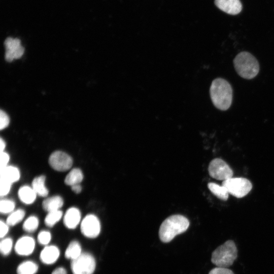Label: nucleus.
<instances>
[{
  "label": "nucleus",
  "mask_w": 274,
  "mask_h": 274,
  "mask_svg": "<svg viewBox=\"0 0 274 274\" xmlns=\"http://www.w3.org/2000/svg\"><path fill=\"white\" fill-rule=\"evenodd\" d=\"M210 93L216 108L222 111L229 108L232 101V89L225 79L221 78L214 79L211 83Z\"/></svg>",
  "instance_id": "obj_1"
},
{
  "label": "nucleus",
  "mask_w": 274,
  "mask_h": 274,
  "mask_svg": "<svg viewBox=\"0 0 274 274\" xmlns=\"http://www.w3.org/2000/svg\"><path fill=\"white\" fill-rule=\"evenodd\" d=\"M189 226V221L184 216L172 215L165 219L160 226V239L163 243H169L176 235L186 231Z\"/></svg>",
  "instance_id": "obj_2"
},
{
  "label": "nucleus",
  "mask_w": 274,
  "mask_h": 274,
  "mask_svg": "<svg viewBox=\"0 0 274 274\" xmlns=\"http://www.w3.org/2000/svg\"><path fill=\"white\" fill-rule=\"evenodd\" d=\"M234 68L239 76L246 79L255 77L259 71L257 59L246 51L239 53L233 59Z\"/></svg>",
  "instance_id": "obj_3"
},
{
  "label": "nucleus",
  "mask_w": 274,
  "mask_h": 274,
  "mask_svg": "<svg viewBox=\"0 0 274 274\" xmlns=\"http://www.w3.org/2000/svg\"><path fill=\"white\" fill-rule=\"evenodd\" d=\"M237 256V249L234 242L228 240L219 246L212 253V262L217 267H229Z\"/></svg>",
  "instance_id": "obj_4"
},
{
  "label": "nucleus",
  "mask_w": 274,
  "mask_h": 274,
  "mask_svg": "<svg viewBox=\"0 0 274 274\" xmlns=\"http://www.w3.org/2000/svg\"><path fill=\"white\" fill-rule=\"evenodd\" d=\"M229 194L237 198H242L251 190L252 185L250 181L244 178H231L222 182Z\"/></svg>",
  "instance_id": "obj_5"
},
{
  "label": "nucleus",
  "mask_w": 274,
  "mask_h": 274,
  "mask_svg": "<svg viewBox=\"0 0 274 274\" xmlns=\"http://www.w3.org/2000/svg\"><path fill=\"white\" fill-rule=\"evenodd\" d=\"M95 267V258L88 253H82L79 257L71 260V262L73 274H93Z\"/></svg>",
  "instance_id": "obj_6"
},
{
  "label": "nucleus",
  "mask_w": 274,
  "mask_h": 274,
  "mask_svg": "<svg viewBox=\"0 0 274 274\" xmlns=\"http://www.w3.org/2000/svg\"><path fill=\"white\" fill-rule=\"evenodd\" d=\"M210 176L218 180L225 181L233 176V171L228 164L220 158L213 159L208 167Z\"/></svg>",
  "instance_id": "obj_7"
},
{
  "label": "nucleus",
  "mask_w": 274,
  "mask_h": 274,
  "mask_svg": "<svg viewBox=\"0 0 274 274\" xmlns=\"http://www.w3.org/2000/svg\"><path fill=\"white\" fill-rule=\"evenodd\" d=\"M81 231L86 237L95 238L100 232V223L98 218L93 214L87 215L81 223Z\"/></svg>",
  "instance_id": "obj_8"
},
{
  "label": "nucleus",
  "mask_w": 274,
  "mask_h": 274,
  "mask_svg": "<svg viewBox=\"0 0 274 274\" xmlns=\"http://www.w3.org/2000/svg\"><path fill=\"white\" fill-rule=\"evenodd\" d=\"M49 163L54 169L59 172H64L72 167L73 159L67 154L57 151L51 154L49 158Z\"/></svg>",
  "instance_id": "obj_9"
},
{
  "label": "nucleus",
  "mask_w": 274,
  "mask_h": 274,
  "mask_svg": "<svg viewBox=\"0 0 274 274\" xmlns=\"http://www.w3.org/2000/svg\"><path fill=\"white\" fill-rule=\"evenodd\" d=\"M35 248V241L31 236H23L19 238L14 246L16 253L20 256L30 255Z\"/></svg>",
  "instance_id": "obj_10"
},
{
  "label": "nucleus",
  "mask_w": 274,
  "mask_h": 274,
  "mask_svg": "<svg viewBox=\"0 0 274 274\" xmlns=\"http://www.w3.org/2000/svg\"><path fill=\"white\" fill-rule=\"evenodd\" d=\"M215 5L221 11L230 15H236L242 10L239 0H215Z\"/></svg>",
  "instance_id": "obj_11"
},
{
  "label": "nucleus",
  "mask_w": 274,
  "mask_h": 274,
  "mask_svg": "<svg viewBox=\"0 0 274 274\" xmlns=\"http://www.w3.org/2000/svg\"><path fill=\"white\" fill-rule=\"evenodd\" d=\"M60 251L54 245L46 246L40 254V259L42 263L47 265L54 263L58 259Z\"/></svg>",
  "instance_id": "obj_12"
},
{
  "label": "nucleus",
  "mask_w": 274,
  "mask_h": 274,
  "mask_svg": "<svg viewBox=\"0 0 274 274\" xmlns=\"http://www.w3.org/2000/svg\"><path fill=\"white\" fill-rule=\"evenodd\" d=\"M81 213L76 208H71L66 212L63 217V223L68 229H73L76 228L81 221Z\"/></svg>",
  "instance_id": "obj_13"
},
{
  "label": "nucleus",
  "mask_w": 274,
  "mask_h": 274,
  "mask_svg": "<svg viewBox=\"0 0 274 274\" xmlns=\"http://www.w3.org/2000/svg\"><path fill=\"white\" fill-rule=\"evenodd\" d=\"M0 179L12 184L19 180L20 177V172L16 167L7 166L0 169Z\"/></svg>",
  "instance_id": "obj_14"
},
{
  "label": "nucleus",
  "mask_w": 274,
  "mask_h": 274,
  "mask_svg": "<svg viewBox=\"0 0 274 274\" xmlns=\"http://www.w3.org/2000/svg\"><path fill=\"white\" fill-rule=\"evenodd\" d=\"M18 194L21 201L27 204L33 203L37 195L33 188L28 186H23L20 187L18 190Z\"/></svg>",
  "instance_id": "obj_15"
},
{
  "label": "nucleus",
  "mask_w": 274,
  "mask_h": 274,
  "mask_svg": "<svg viewBox=\"0 0 274 274\" xmlns=\"http://www.w3.org/2000/svg\"><path fill=\"white\" fill-rule=\"evenodd\" d=\"M63 200L59 196H53L45 199L42 203L43 208L48 212L59 210L62 207Z\"/></svg>",
  "instance_id": "obj_16"
},
{
  "label": "nucleus",
  "mask_w": 274,
  "mask_h": 274,
  "mask_svg": "<svg viewBox=\"0 0 274 274\" xmlns=\"http://www.w3.org/2000/svg\"><path fill=\"white\" fill-rule=\"evenodd\" d=\"M82 253L80 244L77 241H72L68 245L64 253L66 258L71 260L79 257Z\"/></svg>",
  "instance_id": "obj_17"
},
{
  "label": "nucleus",
  "mask_w": 274,
  "mask_h": 274,
  "mask_svg": "<svg viewBox=\"0 0 274 274\" xmlns=\"http://www.w3.org/2000/svg\"><path fill=\"white\" fill-rule=\"evenodd\" d=\"M31 187L37 195L46 197L48 194V190L45 186V177L40 176L35 178L32 182Z\"/></svg>",
  "instance_id": "obj_18"
},
{
  "label": "nucleus",
  "mask_w": 274,
  "mask_h": 274,
  "mask_svg": "<svg viewBox=\"0 0 274 274\" xmlns=\"http://www.w3.org/2000/svg\"><path fill=\"white\" fill-rule=\"evenodd\" d=\"M83 175L82 171L77 168L72 169L66 175L64 183L69 186L80 184L83 180Z\"/></svg>",
  "instance_id": "obj_19"
},
{
  "label": "nucleus",
  "mask_w": 274,
  "mask_h": 274,
  "mask_svg": "<svg viewBox=\"0 0 274 274\" xmlns=\"http://www.w3.org/2000/svg\"><path fill=\"white\" fill-rule=\"evenodd\" d=\"M208 187L211 192L218 198L226 200L228 198L229 193L226 188L222 185H219L215 183H209Z\"/></svg>",
  "instance_id": "obj_20"
},
{
  "label": "nucleus",
  "mask_w": 274,
  "mask_h": 274,
  "mask_svg": "<svg viewBox=\"0 0 274 274\" xmlns=\"http://www.w3.org/2000/svg\"><path fill=\"white\" fill-rule=\"evenodd\" d=\"M38 265L32 261H26L20 263L17 268V274H36Z\"/></svg>",
  "instance_id": "obj_21"
},
{
  "label": "nucleus",
  "mask_w": 274,
  "mask_h": 274,
  "mask_svg": "<svg viewBox=\"0 0 274 274\" xmlns=\"http://www.w3.org/2000/svg\"><path fill=\"white\" fill-rule=\"evenodd\" d=\"M25 215L23 210L19 209L13 211L9 215L6 220V223L9 226H14L22 220Z\"/></svg>",
  "instance_id": "obj_22"
},
{
  "label": "nucleus",
  "mask_w": 274,
  "mask_h": 274,
  "mask_svg": "<svg viewBox=\"0 0 274 274\" xmlns=\"http://www.w3.org/2000/svg\"><path fill=\"white\" fill-rule=\"evenodd\" d=\"M62 217V212L60 210L48 212L45 219V223L48 227H53Z\"/></svg>",
  "instance_id": "obj_23"
},
{
  "label": "nucleus",
  "mask_w": 274,
  "mask_h": 274,
  "mask_svg": "<svg viewBox=\"0 0 274 274\" xmlns=\"http://www.w3.org/2000/svg\"><path fill=\"white\" fill-rule=\"evenodd\" d=\"M39 220L36 216H30L25 220L23 224V229L27 232L35 231L38 227Z\"/></svg>",
  "instance_id": "obj_24"
},
{
  "label": "nucleus",
  "mask_w": 274,
  "mask_h": 274,
  "mask_svg": "<svg viewBox=\"0 0 274 274\" xmlns=\"http://www.w3.org/2000/svg\"><path fill=\"white\" fill-rule=\"evenodd\" d=\"M13 246V241L11 238H5L0 243V251L4 256L8 255L11 252Z\"/></svg>",
  "instance_id": "obj_25"
},
{
  "label": "nucleus",
  "mask_w": 274,
  "mask_h": 274,
  "mask_svg": "<svg viewBox=\"0 0 274 274\" xmlns=\"http://www.w3.org/2000/svg\"><path fill=\"white\" fill-rule=\"evenodd\" d=\"M15 208V203L9 199H2L0 202V212L3 214L11 213Z\"/></svg>",
  "instance_id": "obj_26"
},
{
  "label": "nucleus",
  "mask_w": 274,
  "mask_h": 274,
  "mask_svg": "<svg viewBox=\"0 0 274 274\" xmlns=\"http://www.w3.org/2000/svg\"><path fill=\"white\" fill-rule=\"evenodd\" d=\"M6 50L14 52L21 46L20 41L18 39L8 38L5 41Z\"/></svg>",
  "instance_id": "obj_27"
},
{
  "label": "nucleus",
  "mask_w": 274,
  "mask_h": 274,
  "mask_svg": "<svg viewBox=\"0 0 274 274\" xmlns=\"http://www.w3.org/2000/svg\"><path fill=\"white\" fill-rule=\"evenodd\" d=\"M51 239V234L48 231L43 230L38 235V243L44 246H47Z\"/></svg>",
  "instance_id": "obj_28"
},
{
  "label": "nucleus",
  "mask_w": 274,
  "mask_h": 274,
  "mask_svg": "<svg viewBox=\"0 0 274 274\" xmlns=\"http://www.w3.org/2000/svg\"><path fill=\"white\" fill-rule=\"evenodd\" d=\"M11 183L0 179V195L4 196L8 194L10 190Z\"/></svg>",
  "instance_id": "obj_29"
},
{
  "label": "nucleus",
  "mask_w": 274,
  "mask_h": 274,
  "mask_svg": "<svg viewBox=\"0 0 274 274\" xmlns=\"http://www.w3.org/2000/svg\"><path fill=\"white\" fill-rule=\"evenodd\" d=\"M209 274H234L233 272L226 268L221 267H216L212 269Z\"/></svg>",
  "instance_id": "obj_30"
},
{
  "label": "nucleus",
  "mask_w": 274,
  "mask_h": 274,
  "mask_svg": "<svg viewBox=\"0 0 274 274\" xmlns=\"http://www.w3.org/2000/svg\"><path fill=\"white\" fill-rule=\"evenodd\" d=\"M9 124V118L7 114L4 111L0 112V129L1 130L7 127Z\"/></svg>",
  "instance_id": "obj_31"
},
{
  "label": "nucleus",
  "mask_w": 274,
  "mask_h": 274,
  "mask_svg": "<svg viewBox=\"0 0 274 274\" xmlns=\"http://www.w3.org/2000/svg\"><path fill=\"white\" fill-rule=\"evenodd\" d=\"M10 157L8 153L5 151L1 152L0 155V169H2L7 166L9 161Z\"/></svg>",
  "instance_id": "obj_32"
},
{
  "label": "nucleus",
  "mask_w": 274,
  "mask_h": 274,
  "mask_svg": "<svg viewBox=\"0 0 274 274\" xmlns=\"http://www.w3.org/2000/svg\"><path fill=\"white\" fill-rule=\"evenodd\" d=\"M0 237L4 238L9 231V225L6 222L1 221L0 222Z\"/></svg>",
  "instance_id": "obj_33"
},
{
  "label": "nucleus",
  "mask_w": 274,
  "mask_h": 274,
  "mask_svg": "<svg viewBox=\"0 0 274 274\" xmlns=\"http://www.w3.org/2000/svg\"><path fill=\"white\" fill-rule=\"evenodd\" d=\"M6 51L10 52L13 55L14 59H18L22 56L24 53V49L22 46H20L13 52L10 51Z\"/></svg>",
  "instance_id": "obj_34"
},
{
  "label": "nucleus",
  "mask_w": 274,
  "mask_h": 274,
  "mask_svg": "<svg viewBox=\"0 0 274 274\" xmlns=\"http://www.w3.org/2000/svg\"><path fill=\"white\" fill-rule=\"evenodd\" d=\"M51 274H67L66 269L62 267H59L55 269Z\"/></svg>",
  "instance_id": "obj_35"
},
{
  "label": "nucleus",
  "mask_w": 274,
  "mask_h": 274,
  "mask_svg": "<svg viewBox=\"0 0 274 274\" xmlns=\"http://www.w3.org/2000/svg\"><path fill=\"white\" fill-rule=\"evenodd\" d=\"M72 190L76 193H79L82 190V187L79 184H76L71 186Z\"/></svg>",
  "instance_id": "obj_36"
},
{
  "label": "nucleus",
  "mask_w": 274,
  "mask_h": 274,
  "mask_svg": "<svg viewBox=\"0 0 274 274\" xmlns=\"http://www.w3.org/2000/svg\"><path fill=\"white\" fill-rule=\"evenodd\" d=\"M6 147V143L5 141L1 138L0 139V151L1 153L4 151V150Z\"/></svg>",
  "instance_id": "obj_37"
}]
</instances>
